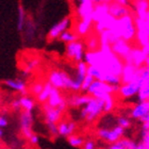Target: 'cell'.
<instances>
[{"label": "cell", "mask_w": 149, "mask_h": 149, "mask_svg": "<svg viewBox=\"0 0 149 149\" xmlns=\"http://www.w3.org/2000/svg\"><path fill=\"white\" fill-rule=\"evenodd\" d=\"M84 62L87 66H94L103 72L120 77L125 63L121 59L116 56L111 49V46H100L95 51H85Z\"/></svg>", "instance_id": "6da1fadb"}, {"label": "cell", "mask_w": 149, "mask_h": 149, "mask_svg": "<svg viewBox=\"0 0 149 149\" xmlns=\"http://www.w3.org/2000/svg\"><path fill=\"white\" fill-rule=\"evenodd\" d=\"M134 15L131 13L129 15H126L119 19H116L114 27L110 31L117 37L126 40L128 43L135 42V35H136V27L134 22Z\"/></svg>", "instance_id": "7a4b0ae2"}, {"label": "cell", "mask_w": 149, "mask_h": 149, "mask_svg": "<svg viewBox=\"0 0 149 149\" xmlns=\"http://www.w3.org/2000/svg\"><path fill=\"white\" fill-rule=\"evenodd\" d=\"M103 113V106L101 99L92 98L88 101L86 106L81 108L79 112V116L82 120H84L87 124H92L98 119Z\"/></svg>", "instance_id": "3957f363"}, {"label": "cell", "mask_w": 149, "mask_h": 149, "mask_svg": "<svg viewBox=\"0 0 149 149\" xmlns=\"http://www.w3.org/2000/svg\"><path fill=\"white\" fill-rule=\"evenodd\" d=\"M48 83L56 90H70L72 84V77L64 70L53 69L48 74Z\"/></svg>", "instance_id": "277c9868"}, {"label": "cell", "mask_w": 149, "mask_h": 149, "mask_svg": "<svg viewBox=\"0 0 149 149\" xmlns=\"http://www.w3.org/2000/svg\"><path fill=\"white\" fill-rule=\"evenodd\" d=\"M97 136L108 144L117 143L124 137L125 130L119 126L115 125L113 127H99L96 131Z\"/></svg>", "instance_id": "5b68a950"}, {"label": "cell", "mask_w": 149, "mask_h": 149, "mask_svg": "<svg viewBox=\"0 0 149 149\" xmlns=\"http://www.w3.org/2000/svg\"><path fill=\"white\" fill-rule=\"evenodd\" d=\"M118 88H119V86H117V85H110L106 82L94 80L90 88L87 90L86 94L92 98L100 99L106 95H113L115 93H118Z\"/></svg>", "instance_id": "8992f818"}, {"label": "cell", "mask_w": 149, "mask_h": 149, "mask_svg": "<svg viewBox=\"0 0 149 149\" xmlns=\"http://www.w3.org/2000/svg\"><path fill=\"white\" fill-rule=\"evenodd\" d=\"M67 108V102L62 104L59 108H51L48 104H44V118L46 125H58L60 121L62 120L63 113Z\"/></svg>", "instance_id": "52a82bcc"}, {"label": "cell", "mask_w": 149, "mask_h": 149, "mask_svg": "<svg viewBox=\"0 0 149 149\" xmlns=\"http://www.w3.org/2000/svg\"><path fill=\"white\" fill-rule=\"evenodd\" d=\"M85 56V45L80 40L66 45V56L74 62H82Z\"/></svg>", "instance_id": "ba28073f"}, {"label": "cell", "mask_w": 149, "mask_h": 149, "mask_svg": "<svg viewBox=\"0 0 149 149\" xmlns=\"http://www.w3.org/2000/svg\"><path fill=\"white\" fill-rule=\"evenodd\" d=\"M95 6V1L93 0H81L76 6V16L79 20H92V14Z\"/></svg>", "instance_id": "9c48e42d"}, {"label": "cell", "mask_w": 149, "mask_h": 149, "mask_svg": "<svg viewBox=\"0 0 149 149\" xmlns=\"http://www.w3.org/2000/svg\"><path fill=\"white\" fill-rule=\"evenodd\" d=\"M135 27H136V35H135V42L139 44L141 48L149 44V26L144 22L143 19L134 18Z\"/></svg>", "instance_id": "30bf717a"}, {"label": "cell", "mask_w": 149, "mask_h": 149, "mask_svg": "<svg viewBox=\"0 0 149 149\" xmlns=\"http://www.w3.org/2000/svg\"><path fill=\"white\" fill-rule=\"evenodd\" d=\"M146 59V56L144 54L143 50H142L141 47H132L130 53L124 60V63L125 64L133 65L135 67H137V68H141V67L144 66Z\"/></svg>", "instance_id": "8fae6325"}, {"label": "cell", "mask_w": 149, "mask_h": 149, "mask_svg": "<svg viewBox=\"0 0 149 149\" xmlns=\"http://www.w3.org/2000/svg\"><path fill=\"white\" fill-rule=\"evenodd\" d=\"M139 101L149 100V69L142 67L140 76V90L137 93Z\"/></svg>", "instance_id": "7c38bea8"}, {"label": "cell", "mask_w": 149, "mask_h": 149, "mask_svg": "<svg viewBox=\"0 0 149 149\" xmlns=\"http://www.w3.org/2000/svg\"><path fill=\"white\" fill-rule=\"evenodd\" d=\"M19 125H20V131H22V135L29 140L33 135V131H32L33 114H32V112L22 111L19 116Z\"/></svg>", "instance_id": "4fadbf2b"}, {"label": "cell", "mask_w": 149, "mask_h": 149, "mask_svg": "<svg viewBox=\"0 0 149 149\" xmlns=\"http://www.w3.org/2000/svg\"><path fill=\"white\" fill-rule=\"evenodd\" d=\"M139 90H140V77L135 79V80H133L132 82H130V83L120 84L119 88H118V94H119V96L121 98L129 99V98H132L135 95H137Z\"/></svg>", "instance_id": "5bb4252c"}, {"label": "cell", "mask_w": 149, "mask_h": 149, "mask_svg": "<svg viewBox=\"0 0 149 149\" xmlns=\"http://www.w3.org/2000/svg\"><path fill=\"white\" fill-rule=\"evenodd\" d=\"M72 25V19L69 17H64L60 22H58L56 25H53L50 28L49 32H48V38L49 40H56L59 38L60 35L64 33L65 31H67Z\"/></svg>", "instance_id": "9a60e30c"}, {"label": "cell", "mask_w": 149, "mask_h": 149, "mask_svg": "<svg viewBox=\"0 0 149 149\" xmlns=\"http://www.w3.org/2000/svg\"><path fill=\"white\" fill-rule=\"evenodd\" d=\"M132 47L133 46H132L131 43H128L126 40L119 38V40H117L113 45H112L111 49L115 56H118L119 59H121L124 61V60L126 59V56L130 53Z\"/></svg>", "instance_id": "2e32d148"}, {"label": "cell", "mask_w": 149, "mask_h": 149, "mask_svg": "<svg viewBox=\"0 0 149 149\" xmlns=\"http://www.w3.org/2000/svg\"><path fill=\"white\" fill-rule=\"evenodd\" d=\"M141 68H137L135 66L130 64H125L123 72L120 74V84H127L137 79L141 74Z\"/></svg>", "instance_id": "e0dca14e"}, {"label": "cell", "mask_w": 149, "mask_h": 149, "mask_svg": "<svg viewBox=\"0 0 149 149\" xmlns=\"http://www.w3.org/2000/svg\"><path fill=\"white\" fill-rule=\"evenodd\" d=\"M111 1H95V6L92 14L93 22H99L109 15V3Z\"/></svg>", "instance_id": "ac0fdd59"}, {"label": "cell", "mask_w": 149, "mask_h": 149, "mask_svg": "<svg viewBox=\"0 0 149 149\" xmlns=\"http://www.w3.org/2000/svg\"><path fill=\"white\" fill-rule=\"evenodd\" d=\"M4 85L6 87H9L10 90L18 92V93L22 94V96L27 95V84L22 79L20 78H14V79H6L4 80Z\"/></svg>", "instance_id": "d6986e66"}, {"label": "cell", "mask_w": 149, "mask_h": 149, "mask_svg": "<svg viewBox=\"0 0 149 149\" xmlns=\"http://www.w3.org/2000/svg\"><path fill=\"white\" fill-rule=\"evenodd\" d=\"M77 124L72 120H61L58 124V135L68 137L74 134Z\"/></svg>", "instance_id": "ffe728a7"}, {"label": "cell", "mask_w": 149, "mask_h": 149, "mask_svg": "<svg viewBox=\"0 0 149 149\" xmlns=\"http://www.w3.org/2000/svg\"><path fill=\"white\" fill-rule=\"evenodd\" d=\"M109 14L114 18L119 19L126 15L131 14V11L128 6H123L118 4L116 1H111L109 3Z\"/></svg>", "instance_id": "44dd1931"}, {"label": "cell", "mask_w": 149, "mask_h": 149, "mask_svg": "<svg viewBox=\"0 0 149 149\" xmlns=\"http://www.w3.org/2000/svg\"><path fill=\"white\" fill-rule=\"evenodd\" d=\"M149 112V100L148 101H139L135 106L130 110V116L133 119L141 120Z\"/></svg>", "instance_id": "7402d4cb"}, {"label": "cell", "mask_w": 149, "mask_h": 149, "mask_svg": "<svg viewBox=\"0 0 149 149\" xmlns=\"http://www.w3.org/2000/svg\"><path fill=\"white\" fill-rule=\"evenodd\" d=\"M115 22H116V18H114L113 16L109 15L104 17L102 20H100L99 22H96L95 26H94V30H95V33L97 35L101 34L103 31H107V30H111L113 27H114Z\"/></svg>", "instance_id": "603a6c76"}, {"label": "cell", "mask_w": 149, "mask_h": 149, "mask_svg": "<svg viewBox=\"0 0 149 149\" xmlns=\"http://www.w3.org/2000/svg\"><path fill=\"white\" fill-rule=\"evenodd\" d=\"M92 99V97L88 96L87 94H74L68 99V104L72 108H83L86 106L88 101Z\"/></svg>", "instance_id": "cb8c5ba5"}, {"label": "cell", "mask_w": 149, "mask_h": 149, "mask_svg": "<svg viewBox=\"0 0 149 149\" xmlns=\"http://www.w3.org/2000/svg\"><path fill=\"white\" fill-rule=\"evenodd\" d=\"M65 102H66V100L64 99V97H63L61 91L56 90V88H52L51 93H50L49 98L47 100L46 104H48V106L51 107V108H59V107H61Z\"/></svg>", "instance_id": "d4e9b609"}, {"label": "cell", "mask_w": 149, "mask_h": 149, "mask_svg": "<svg viewBox=\"0 0 149 149\" xmlns=\"http://www.w3.org/2000/svg\"><path fill=\"white\" fill-rule=\"evenodd\" d=\"M133 9L135 12L134 17L144 19L147 12L149 11V1L148 0H136L133 3Z\"/></svg>", "instance_id": "484cf974"}, {"label": "cell", "mask_w": 149, "mask_h": 149, "mask_svg": "<svg viewBox=\"0 0 149 149\" xmlns=\"http://www.w3.org/2000/svg\"><path fill=\"white\" fill-rule=\"evenodd\" d=\"M93 28L92 20H79L74 27V33L78 36H86L90 34L91 30Z\"/></svg>", "instance_id": "4316f807"}, {"label": "cell", "mask_w": 149, "mask_h": 149, "mask_svg": "<svg viewBox=\"0 0 149 149\" xmlns=\"http://www.w3.org/2000/svg\"><path fill=\"white\" fill-rule=\"evenodd\" d=\"M85 47H86L88 51H95V50H98L100 48V43H99V37L96 33H93V34H90L87 36L86 42H85Z\"/></svg>", "instance_id": "83f0119b"}, {"label": "cell", "mask_w": 149, "mask_h": 149, "mask_svg": "<svg viewBox=\"0 0 149 149\" xmlns=\"http://www.w3.org/2000/svg\"><path fill=\"white\" fill-rule=\"evenodd\" d=\"M19 103H20V109H22L26 112H32L35 107V102L33 98L27 96V95L19 98Z\"/></svg>", "instance_id": "f1b7e54d"}, {"label": "cell", "mask_w": 149, "mask_h": 149, "mask_svg": "<svg viewBox=\"0 0 149 149\" xmlns=\"http://www.w3.org/2000/svg\"><path fill=\"white\" fill-rule=\"evenodd\" d=\"M100 99L102 101L103 113H110L113 111V109L115 108V99L113 95H106Z\"/></svg>", "instance_id": "f546056e"}, {"label": "cell", "mask_w": 149, "mask_h": 149, "mask_svg": "<svg viewBox=\"0 0 149 149\" xmlns=\"http://www.w3.org/2000/svg\"><path fill=\"white\" fill-rule=\"evenodd\" d=\"M52 88L53 87L50 85L48 82H46V83L44 84V88H43V91L40 92V94L38 95V96L36 97V99H37V101L40 103H45L47 102V100H48V98H49V96H50V93H51V91H52Z\"/></svg>", "instance_id": "4dcf8cb0"}, {"label": "cell", "mask_w": 149, "mask_h": 149, "mask_svg": "<svg viewBox=\"0 0 149 149\" xmlns=\"http://www.w3.org/2000/svg\"><path fill=\"white\" fill-rule=\"evenodd\" d=\"M87 67L88 66L86 65V63L82 61V62H79L77 63V65H76V72H77V74H76V79L79 80L80 82L83 81V79L86 77L87 74Z\"/></svg>", "instance_id": "1f68e13d"}, {"label": "cell", "mask_w": 149, "mask_h": 149, "mask_svg": "<svg viewBox=\"0 0 149 149\" xmlns=\"http://www.w3.org/2000/svg\"><path fill=\"white\" fill-rule=\"evenodd\" d=\"M59 38L62 40L63 43L70 44V43H74V42H77V40H79V38H80V37L78 36V35L76 34L74 31L67 30V31H65L64 33H62V34L60 35Z\"/></svg>", "instance_id": "d6a6232c"}, {"label": "cell", "mask_w": 149, "mask_h": 149, "mask_svg": "<svg viewBox=\"0 0 149 149\" xmlns=\"http://www.w3.org/2000/svg\"><path fill=\"white\" fill-rule=\"evenodd\" d=\"M67 141H68V143L72 145V147L74 148H79V147H82L84 144V139L81 135H77V134H72L70 136L67 137Z\"/></svg>", "instance_id": "836d02e7"}, {"label": "cell", "mask_w": 149, "mask_h": 149, "mask_svg": "<svg viewBox=\"0 0 149 149\" xmlns=\"http://www.w3.org/2000/svg\"><path fill=\"white\" fill-rule=\"evenodd\" d=\"M25 20H26L25 9H24L22 6H18V20H17V29H18V31H22L24 30Z\"/></svg>", "instance_id": "e575fe53"}, {"label": "cell", "mask_w": 149, "mask_h": 149, "mask_svg": "<svg viewBox=\"0 0 149 149\" xmlns=\"http://www.w3.org/2000/svg\"><path fill=\"white\" fill-rule=\"evenodd\" d=\"M117 126L123 128L124 130L128 129L131 126L130 118L127 117V116H119V117H117Z\"/></svg>", "instance_id": "d590c367"}, {"label": "cell", "mask_w": 149, "mask_h": 149, "mask_svg": "<svg viewBox=\"0 0 149 149\" xmlns=\"http://www.w3.org/2000/svg\"><path fill=\"white\" fill-rule=\"evenodd\" d=\"M94 82V79L91 76L86 74V77L84 78L83 81H82V84H81V91L82 92H87V90L90 88V86L92 85V83Z\"/></svg>", "instance_id": "8d00e7d4"}, {"label": "cell", "mask_w": 149, "mask_h": 149, "mask_svg": "<svg viewBox=\"0 0 149 149\" xmlns=\"http://www.w3.org/2000/svg\"><path fill=\"white\" fill-rule=\"evenodd\" d=\"M120 143L124 145V147L126 149H135V147L137 145L133 140H131V139H125V137H123L120 140Z\"/></svg>", "instance_id": "74e56055"}, {"label": "cell", "mask_w": 149, "mask_h": 149, "mask_svg": "<svg viewBox=\"0 0 149 149\" xmlns=\"http://www.w3.org/2000/svg\"><path fill=\"white\" fill-rule=\"evenodd\" d=\"M43 88H44V83H42V82H36V83H34L31 86V93L37 97L40 94V92L43 91Z\"/></svg>", "instance_id": "f35d334b"}, {"label": "cell", "mask_w": 149, "mask_h": 149, "mask_svg": "<svg viewBox=\"0 0 149 149\" xmlns=\"http://www.w3.org/2000/svg\"><path fill=\"white\" fill-rule=\"evenodd\" d=\"M38 63H40V61L38 60H32V61H30L29 63H27V66H26L25 70H24V72L25 74H28V72H30L31 70H33V69L36 67L37 65H38Z\"/></svg>", "instance_id": "ab89813d"}, {"label": "cell", "mask_w": 149, "mask_h": 149, "mask_svg": "<svg viewBox=\"0 0 149 149\" xmlns=\"http://www.w3.org/2000/svg\"><path fill=\"white\" fill-rule=\"evenodd\" d=\"M144 146L149 149V131H142V142Z\"/></svg>", "instance_id": "60d3db41"}, {"label": "cell", "mask_w": 149, "mask_h": 149, "mask_svg": "<svg viewBox=\"0 0 149 149\" xmlns=\"http://www.w3.org/2000/svg\"><path fill=\"white\" fill-rule=\"evenodd\" d=\"M48 131L52 136H56L58 135V125H47Z\"/></svg>", "instance_id": "b9f144b4"}, {"label": "cell", "mask_w": 149, "mask_h": 149, "mask_svg": "<svg viewBox=\"0 0 149 149\" xmlns=\"http://www.w3.org/2000/svg\"><path fill=\"white\" fill-rule=\"evenodd\" d=\"M83 149H96L95 142H94V141H92V140H88V141H86V142H84Z\"/></svg>", "instance_id": "7bdbcfd3"}, {"label": "cell", "mask_w": 149, "mask_h": 149, "mask_svg": "<svg viewBox=\"0 0 149 149\" xmlns=\"http://www.w3.org/2000/svg\"><path fill=\"white\" fill-rule=\"evenodd\" d=\"M107 149H126L124 147V145L120 143V141L117 142V143H113V144H109Z\"/></svg>", "instance_id": "ee69618b"}, {"label": "cell", "mask_w": 149, "mask_h": 149, "mask_svg": "<svg viewBox=\"0 0 149 149\" xmlns=\"http://www.w3.org/2000/svg\"><path fill=\"white\" fill-rule=\"evenodd\" d=\"M9 125V121H8V118L3 115H0V129L2 128H6V126Z\"/></svg>", "instance_id": "f6af8a7d"}, {"label": "cell", "mask_w": 149, "mask_h": 149, "mask_svg": "<svg viewBox=\"0 0 149 149\" xmlns=\"http://www.w3.org/2000/svg\"><path fill=\"white\" fill-rule=\"evenodd\" d=\"M11 107H12L15 111H19V110H20V103H19V99L13 100L12 102H11Z\"/></svg>", "instance_id": "bcb514c9"}, {"label": "cell", "mask_w": 149, "mask_h": 149, "mask_svg": "<svg viewBox=\"0 0 149 149\" xmlns=\"http://www.w3.org/2000/svg\"><path fill=\"white\" fill-rule=\"evenodd\" d=\"M38 141H40V139H38V136H37L35 133H33V135L29 139V142H30L32 145H36V144H38Z\"/></svg>", "instance_id": "7dc6e473"}, {"label": "cell", "mask_w": 149, "mask_h": 149, "mask_svg": "<svg viewBox=\"0 0 149 149\" xmlns=\"http://www.w3.org/2000/svg\"><path fill=\"white\" fill-rule=\"evenodd\" d=\"M142 50H143L144 54L146 56V58H149V44L146 45V46L142 47Z\"/></svg>", "instance_id": "c3c4849f"}, {"label": "cell", "mask_w": 149, "mask_h": 149, "mask_svg": "<svg viewBox=\"0 0 149 149\" xmlns=\"http://www.w3.org/2000/svg\"><path fill=\"white\" fill-rule=\"evenodd\" d=\"M116 2H117L118 4L123 6H129V1H128V0H116Z\"/></svg>", "instance_id": "681fc988"}, {"label": "cell", "mask_w": 149, "mask_h": 149, "mask_svg": "<svg viewBox=\"0 0 149 149\" xmlns=\"http://www.w3.org/2000/svg\"><path fill=\"white\" fill-rule=\"evenodd\" d=\"M141 121H142V124H147V123H149V112L141 119Z\"/></svg>", "instance_id": "f907efd6"}, {"label": "cell", "mask_w": 149, "mask_h": 149, "mask_svg": "<svg viewBox=\"0 0 149 149\" xmlns=\"http://www.w3.org/2000/svg\"><path fill=\"white\" fill-rule=\"evenodd\" d=\"M142 130L149 131V123H147V124H142Z\"/></svg>", "instance_id": "816d5d0a"}, {"label": "cell", "mask_w": 149, "mask_h": 149, "mask_svg": "<svg viewBox=\"0 0 149 149\" xmlns=\"http://www.w3.org/2000/svg\"><path fill=\"white\" fill-rule=\"evenodd\" d=\"M144 22H146L147 24V26H149V11L147 12V14H146V16H145V18L143 19Z\"/></svg>", "instance_id": "f5cc1de1"}, {"label": "cell", "mask_w": 149, "mask_h": 149, "mask_svg": "<svg viewBox=\"0 0 149 149\" xmlns=\"http://www.w3.org/2000/svg\"><path fill=\"white\" fill-rule=\"evenodd\" d=\"M144 67L147 69H149V58H147L146 61H145V64H144Z\"/></svg>", "instance_id": "db71d44e"}, {"label": "cell", "mask_w": 149, "mask_h": 149, "mask_svg": "<svg viewBox=\"0 0 149 149\" xmlns=\"http://www.w3.org/2000/svg\"><path fill=\"white\" fill-rule=\"evenodd\" d=\"M1 135H2V130L0 129V137H1Z\"/></svg>", "instance_id": "11a10c76"}, {"label": "cell", "mask_w": 149, "mask_h": 149, "mask_svg": "<svg viewBox=\"0 0 149 149\" xmlns=\"http://www.w3.org/2000/svg\"><path fill=\"white\" fill-rule=\"evenodd\" d=\"M0 102H1V100H0Z\"/></svg>", "instance_id": "9f6ffc18"}]
</instances>
